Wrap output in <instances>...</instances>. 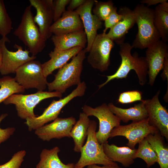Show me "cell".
<instances>
[{
  "instance_id": "1",
  "label": "cell",
  "mask_w": 168,
  "mask_h": 168,
  "mask_svg": "<svg viewBox=\"0 0 168 168\" xmlns=\"http://www.w3.org/2000/svg\"><path fill=\"white\" fill-rule=\"evenodd\" d=\"M119 45V53L121 58V64L114 73L106 76L107 80L98 86L99 89L112 80L126 78L132 70L135 71L141 85L143 86L146 83L148 68L145 57H139L136 52L132 55L131 50L133 48L127 42H124Z\"/></svg>"
},
{
  "instance_id": "2",
  "label": "cell",
  "mask_w": 168,
  "mask_h": 168,
  "mask_svg": "<svg viewBox=\"0 0 168 168\" xmlns=\"http://www.w3.org/2000/svg\"><path fill=\"white\" fill-rule=\"evenodd\" d=\"M133 11L138 32L132 46L140 49L147 48L161 38L154 24V9L141 4H138Z\"/></svg>"
},
{
  "instance_id": "3",
  "label": "cell",
  "mask_w": 168,
  "mask_h": 168,
  "mask_svg": "<svg viewBox=\"0 0 168 168\" xmlns=\"http://www.w3.org/2000/svg\"><path fill=\"white\" fill-rule=\"evenodd\" d=\"M86 53L85 48L74 57L69 63L59 69L54 75L53 81L48 83L49 91H53L61 94L65 92L69 87L80 84L83 63Z\"/></svg>"
},
{
  "instance_id": "4",
  "label": "cell",
  "mask_w": 168,
  "mask_h": 168,
  "mask_svg": "<svg viewBox=\"0 0 168 168\" xmlns=\"http://www.w3.org/2000/svg\"><path fill=\"white\" fill-rule=\"evenodd\" d=\"M31 7L30 5L26 8L21 22L13 34L27 47L32 56H35L44 48L46 40L34 21Z\"/></svg>"
},
{
  "instance_id": "5",
  "label": "cell",
  "mask_w": 168,
  "mask_h": 168,
  "mask_svg": "<svg viewBox=\"0 0 168 168\" xmlns=\"http://www.w3.org/2000/svg\"><path fill=\"white\" fill-rule=\"evenodd\" d=\"M96 122L94 120H90L87 141L82 147L79 160L74 164L75 167L83 168L91 165H106L116 163L107 157L104 151L103 144H100L98 142L96 135Z\"/></svg>"
},
{
  "instance_id": "6",
  "label": "cell",
  "mask_w": 168,
  "mask_h": 168,
  "mask_svg": "<svg viewBox=\"0 0 168 168\" xmlns=\"http://www.w3.org/2000/svg\"><path fill=\"white\" fill-rule=\"evenodd\" d=\"M62 96V94L56 91H38L36 93L28 95L14 94L3 102L6 105H14L18 116L26 119L37 116L34 114V109L42 100L54 97L61 98Z\"/></svg>"
},
{
  "instance_id": "7",
  "label": "cell",
  "mask_w": 168,
  "mask_h": 168,
  "mask_svg": "<svg viewBox=\"0 0 168 168\" xmlns=\"http://www.w3.org/2000/svg\"><path fill=\"white\" fill-rule=\"evenodd\" d=\"M86 86L84 82H81L68 95L58 100H54L40 116L26 119L25 123L29 131L35 130L58 118L62 108L71 100L77 97L83 96Z\"/></svg>"
},
{
  "instance_id": "8",
  "label": "cell",
  "mask_w": 168,
  "mask_h": 168,
  "mask_svg": "<svg viewBox=\"0 0 168 168\" xmlns=\"http://www.w3.org/2000/svg\"><path fill=\"white\" fill-rule=\"evenodd\" d=\"M15 73V80L25 89L35 88L42 91L47 87V77L44 75L42 64L39 61L33 60L26 63Z\"/></svg>"
},
{
  "instance_id": "9",
  "label": "cell",
  "mask_w": 168,
  "mask_h": 168,
  "mask_svg": "<svg viewBox=\"0 0 168 168\" xmlns=\"http://www.w3.org/2000/svg\"><path fill=\"white\" fill-rule=\"evenodd\" d=\"M82 110L88 116H93L98 119L99 129L96 135L100 144L107 142L112 129L120 125L121 120L111 111L105 103L95 108L85 105Z\"/></svg>"
},
{
  "instance_id": "10",
  "label": "cell",
  "mask_w": 168,
  "mask_h": 168,
  "mask_svg": "<svg viewBox=\"0 0 168 168\" xmlns=\"http://www.w3.org/2000/svg\"><path fill=\"white\" fill-rule=\"evenodd\" d=\"M114 45L106 33L97 34L88 52V63L101 72L107 70L110 64V54Z\"/></svg>"
},
{
  "instance_id": "11",
  "label": "cell",
  "mask_w": 168,
  "mask_h": 168,
  "mask_svg": "<svg viewBox=\"0 0 168 168\" xmlns=\"http://www.w3.org/2000/svg\"><path fill=\"white\" fill-rule=\"evenodd\" d=\"M159 132L155 127L151 125L148 118L141 121L132 122L124 125H119L114 128L109 136L112 138L117 136L125 137L128 140V147L134 149L138 143L150 134H154Z\"/></svg>"
},
{
  "instance_id": "12",
  "label": "cell",
  "mask_w": 168,
  "mask_h": 168,
  "mask_svg": "<svg viewBox=\"0 0 168 168\" xmlns=\"http://www.w3.org/2000/svg\"><path fill=\"white\" fill-rule=\"evenodd\" d=\"M168 55L167 42L159 40L147 48L145 57L148 65V84L152 86L163 69L165 58Z\"/></svg>"
},
{
  "instance_id": "13",
  "label": "cell",
  "mask_w": 168,
  "mask_h": 168,
  "mask_svg": "<svg viewBox=\"0 0 168 168\" xmlns=\"http://www.w3.org/2000/svg\"><path fill=\"white\" fill-rule=\"evenodd\" d=\"M160 90L151 99L144 100L150 124L156 128L161 135L168 140V113L159 99Z\"/></svg>"
},
{
  "instance_id": "14",
  "label": "cell",
  "mask_w": 168,
  "mask_h": 168,
  "mask_svg": "<svg viewBox=\"0 0 168 168\" xmlns=\"http://www.w3.org/2000/svg\"><path fill=\"white\" fill-rule=\"evenodd\" d=\"M76 122V119L73 117L57 118L51 123L35 130V133L43 141H49L53 138H71L70 132Z\"/></svg>"
},
{
  "instance_id": "15",
  "label": "cell",
  "mask_w": 168,
  "mask_h": 168,
  "mask_svg": "<svg viewBox=\"0 0 168 168\" xmlns=\"http://www.w3.org/2000/svg\"><path fill=\"white\" fill-rule=\"evenodd\" d=\"M96 1L86 0L83 5L75 10L80 16L86 36L87 45L85 48L86 53L89 51L97 35L98 30L102 27L103 24L102 21L92 13Z\"/></svg>"
},
{
  "instance_id": "16",
  "label": "cell",
  "mask_w": 168,
  "mask_h": 168,
  "mask_svg": "<svg viewBox=\"0 0 168 168\" xmlns=\"http://www.w3.org/2000/svg\"><path fill=\"white\" fill-rule=\"evenodd\" d=\"M30 5L34 7L36 11L34 20L38 26L40 32L46 40L52 34L50 27L53 21L54 1L52 0H30Z\"/></svg>"
},
{
  "instance_id": "17",
  "label": "cell",
  "mask_w": 168,
  "mask_h": 168,
  "mask_svg": "<svg viewBox=\"0 0 168 168\" xmlns=\"http://www.w3.org/2000/svg\"><path fill=\"white\" fill-rule=\"evenodd\" d=\"M5 42L3 45L2 59L0 68L2 75L15 73L16 70L26 63L34 60L35 56H30L28 50H23L21 46L15 44L17 51H9L7 48Z\"/></svg>"
},
{
  "instance_id": "18",
  "label": "cell",
  "mask_w": 168,
  "mask_h": 168,
  "mask_svg": "<svg viewBox=\"0 0 168 168\" xmlns=\"http://www.w3.org/2000/svg\"><path fill=\"white\" fill-rule=\"evenodd\" d=\"M118 13L123 15V19L110 29L106 34L114 42L120 45L124 42L126 35L136 23V18L133 11L126 6L120 7Z\"/></svg>"
},
{
  "instance_id": "19",
  "label": "cell",
  "mask_w": 168,
  "mask_h": 168,
  "mask_svg": "<svg viewBox=\"0 0 168 168\" xmlns=\"http://www.w3.org/2000/svg\"><path fill=\"white\" fill-rule=\"evenodd\" d=\"M83 29L82 22L78 14L75 10H67L52 24L50 31L54 35H60Z\"/></svg>"
},
{
  "instance_id": "20",
  "label": "cell",
  "mask_w": 168,
  "mask_h": 168,
  "mask_svg": "<svg viewBox=\"0 0 168 168\" xmlns=\"http://www.w3.org/2000/svg\"><path fill=\"white\" fill-rule=\"evenodd\" d=\"M83 49L82 47H77L68 50H61L54 48L49 54L50 59L42 64L44 76L47 77L55 70L62 67Z\"/></svg>"
},
{
  "instance_id": "21",
  "label": "cell",
  "mask_w": 168,
  "mask_h": 168,
  "mask_svg": "<svg viewBox=\"0 0 168 168\" xmlns=\"http://www.w3.org/2000/svg\"><path fill=\"white\" fill-rule=\"evenodd\" d=\"M51 39L54 48L61 50H68L77 47L85 49L87 43L86 34L83 30L62 35H54Z\"/></svg>"
},
{
  "instance_id": "22",
  "label": "cell",
  "mask_w": 168,
  "mask_h": 168,
  "mask_svg": "<svg viewBox=\"0 0 168 168\" xmlns=\"http://www.w3.org/2000/svg\"><path fill=\"white\" fill-rule=\"evenodd\" d=\"M105 153L112 161L120 163L125 167H129L134 162L136 149L128 147H118L114 144L110 145L107 142L103 144Z\"/></svg>"
},
{
  "instance_id": "23",
  "label": "cell",
  "mask_w": 168,
  "mask_h": 168,
  "mask_svg": "<svg viewBox=\"0 0 168 168\" xmlns=\"http://www.w3.org/2000/svg\"><path fill=\"white\" fill-rule=\"evenodd\" d=\"M108 105L111 111L124 123H128L130 120L138 122L148 118L144 100L134 106L127 109L117 107L112 103H109Z\"/></svg>"
},
{
  "instance_id": "24",
  "label": "cell",
  "mask_w": 168,
  "mask_h": 168,
  "mask_svg": "<svg viewBox=\"0 0 168 168\" xmlns=\"http://www.w3.org/2000/svg\"><path fill=\"white\" fill-rule=\"evenodd\" d=\"M86 114L81 113L78 120L73 126L70 133L74 142V151L80 152L87 137L88 129L90 120Z\"/></svg>"
},
{
  "instance_id": "25",
  "label": "cell",
  "mask_w": 168,
  "mask_h": 168,
  "mask_svg": "<svg viewBox=\"0 0 168 168\" xmlns=\"http://www.w3.org/2000/svg\"><path fill=\"white\" fill-rule=\"evenodd\" d=\"M60 151L59 148L57 146L50 149H43L36 168H73L74 163L65 164L60 160L58 155Z\"/></svg>"
},
{
  "instance_id": "26",
  "label": "cell",
  "mask_w": 168,
  "mask_h": 168,
  "mask_svg": "<svg viewBox=\"0 0 168 168\" xmlns=\"http://www.w3.org/2000/svg\"><path fill=\"white\" fill-rule=\"evenodd\" d=\"M156 153L160 168H168V147L159 132L145 138Z\"/></svg>"
},
{
  "instance_id": "27",
  "label": "cell",
  "mask_w": 168,
  "mask_h": 168,
  "mask_svg": "<svg viewBox=\"0 0 168 168\" xmlns=\"http://www.w3.org/2000/svg\"><path fill=\"white\" fill-rule=\"evenodd\" d=\"M0 104L12 95L24 92L25 88L14 78L9 76L0 78Z\"/></svg>"
},
{
  "instance_id": "28",
  "label": "cell",
  "mask_w": 168,
  "mask_h": 168,
  "mask_svg": "<svg viewBox=\"0 0 168 168\" xmlns=\"http://www.w3.org/2000/svg\"><path fill=\"white\" fill-rule=\"evenodd\" d=\"M153 22L161 40L168 41V12L161 8L158 5L154 9Z\"/></svg>"
},
{
  "instance_id": "29",
  "label": "cell",
  "mask_w": 168,
  "mask_h": 168,
  "mask_svg": "<svg viewBox=\"0 0 168 168\" xmlns=\"http://www.w3.org/2000/svg\"><path fill=\"white\" fill-rule=\"evenodd\" d=\"M138 147L135 155V159L139 158L146 163L149 167L158 161L156 152L151 144L145 138L138 143Z\"/></svg>"
},
{
  "instance_id": "30",
  "label": "cell",
  "mask_w": 168,
  "mask_h": 168,
  "mask_svg": "<svg viewBox=\"0 0 168 168\" xmlns=\"http://www.w3.org/2000/svg\"><path fill=\"white\" fill-rule=\"evenodd\" d=\"M12 29V22L5 7L4 2L0 0V35L7 37Z\"/></svg>"
},
{
  "instance_id": "31",
  "label": "cell",
  "mask_w": 168,
  "mask_h": 168,
  "mask_svg": "<svg viewBox=\"0 0 168 168\" xmlns=\"http://www.w3.org/2000/svg\"><path fill=\"white\" fill-rule=\"evenodd\" d=\"M95 4L92 10L93 14L102 21L110 15L115 7L112 0L106 2L96 1Z\"/></svg>"
},
{
  "instance_id": "32",
  "label": "cell",
  "mask_w": 168,
  "mask_h": 168,
  "mask_svg": "<svg viewBox=\"0 0 168 168\" xmlns=\"http://www.w3.org/2000/svg\"><path fill=\"white\" fill-rule=\"evenodd\" d=\"M142 93L138 91H131L121 93L117 100L118 103L121 104H128L140 101L142 100Z\"/></svg>"
},
{
  "instance_id": "33",
  "label": "cell",
  "mask_w": 168,
  "mask_h": 168,
  "mask_svg": "<svg viewBox=\"0 0 168 168\" xmlns=\"http://www.w3.org/2000/svg\"><path fill=\"white\" fill-rule=\"evenodd\" d=\"M26 153L24 150L17 152L7 162L3 165H0V168H20Z\"/></svg>"
},
{
  "instance_id": "34",
  "label": "cell",
  "mask_w": 168,
  "mask_h": 168,
  "mask_svg": "<svg viewBox=\"0 0 168 168\" xmlns=\"http://www.w3.org/2000/svg\"><path fill=\"white\" fill-rule=\"evenodd\" d=\"M117 10V7H114L112 12L104 21L105 28L103 30V33H106L108 29L115 26L123 19V15L118 13Z\"/></svg>"
},
{
  "instance_id": "35",
  "label": "cell",
  "mask_w": 168,
  "mask_h": 168,
  "mask_svg": "<svg viewBox=\"0 0 168 168\" xmlns=\"http://www.w3.org/2000/svg\"><path fill=\"white\" fill-rule=\"evenodd\" d=\"M70 0H57L54 1L53 9V21H55L62 16L65 12V7Z\"/></svg>"
},
{
  "instance_id": "36",
  "label": "cell",
  "mask_w": 168,
  "mask_h": 168,
  "mask_svg": "<svg viewBox=\"0 0 168 168\" xmlns=\"http://www.w3.org/2000/svg\"><path fill=\"white\" fill-rule=\"evenodd\" d=\"M7 115V114H3L0 116V124L2 120ZM15 130L13 127H9L2 129L0 127V144L7 139L12 135Z\"/></svg>"
},
{
  "instance_id": "37",
  "label": "cell",
  "mask_w": 168,
  "mask_h": 168,
  "mask_svg": "<svg viewBox=\"0 0 168 168\" xmlns=\"http://www.w3.org/2000/svg\"><path fill=\"white\" fill-rule=\"evenodd\" d=\"M86 0H70L67 7L68 11H74L83 5Z\"/></svg>"
},
{
  "instance_id": "38",
  "label": "cell",
  "mask_w": 168,
  "mask_h": 168,
  "mask_svg": "<svg viewBox=\"0 0 168 168\" xmlns=\"http://www.w3.org/2000/svg\"><path fill=\"white\" fill-rule=\"evenodd\" d=\"M163 72L161 74V77L164 80L166 78L168 80V55L165 58L163 68Z\"/></svg>"
},
{
  "instance_id": "39",
  "label": "cell",
  "mask_w": 168,
  "mask_h": 168,
  "mask_svg": "<svg viewBox=\"0 0 168 168\" xmlns=\"http://www.w3.org/2000/svg\"><path fill=\"white\" fill-rule=\"evenodd\" d=\"M10 41L7 37H2L0 39V68L2 64V59L3 45L5 42H9Z\"/></svg>"
},
{
  "instance_id": "40",
  "label": "cell",
  "mask_w": 168,
  "mask_h": 168,
  "mask_svg": "<svg viewBox=\"0 0 168 168\" xmlns=\"http://www.w3.org/2000/svg\"><path fill=\"white\" fill-rule=\"evenodd\" d=\"M87 168H122L119 167L116 163L114 164L103 165V166H100L96 164H93L87 166Z\"/></svg>"
},
{
  "instance_id": "41",
  "label": "cell",
  "mask_w": 168,
  "mask_h": 168,
  "mask_svg": "<svg viewBox=\"0 0 168 168\" xmlns=\"http://www.w3.org/2000/svg\"><path fill=\"white\" fill-rule=\"evenodd\" d=\"M166 0H142L140 2L141 4H144L146 3L148 6L155 5L158 3H162L166 1Z\"/></svg>"
},
{
  "instance_id": "42",
  "label": "cell",
  "mask_w": 168,
  "mask_h": 168,
  "mask_svg": "<svg viewBox=\"0 0 168 168\" xmlns=\"http://www.w3.org/2000/svg\"><path fill=\"white\" fill-rule=\"evenodd\" d=\"M76 168V167H75L74 166V168Z\"/></svg>"
}]
</instances>
